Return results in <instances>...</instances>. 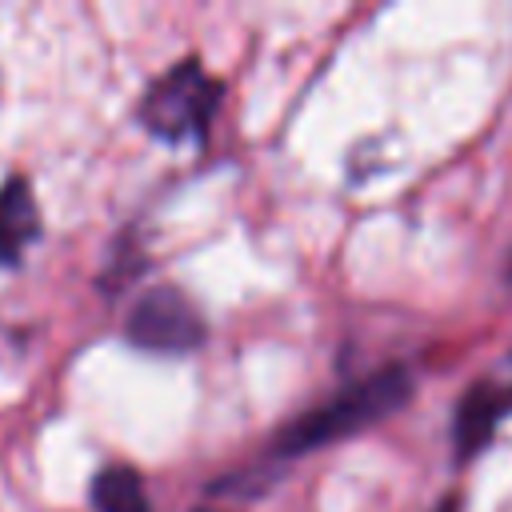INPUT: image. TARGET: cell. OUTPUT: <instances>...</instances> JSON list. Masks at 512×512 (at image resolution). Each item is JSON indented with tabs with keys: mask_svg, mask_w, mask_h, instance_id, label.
I'll use <instances>...</instances> for the list:
<instances>
[{
	"mask_svg": "<svg viewBox=\"0 0 512 512\" xmlns=\"http://www.w3.org/2000/svg\"><path fill=\"white\" fill-rule=\"evenodd\" d=\"M512 412V384H496V380H480L460 404H456V456L460 460H468V456H476L488 440H492V432H496V424L504 420Z\"/></svg>",
	"mask_w": 512,
	"mask_h": 512,
	"instance_id": "4",
	"label": "cell"
},
{
	"mask_svg": "<svg viewBox=\"0 0 512 512\" xmlns=\"http://www.w3.org/2000/svg\"><path fill=\"white\" fill-rule=\"evenodd\" d=\"M440 512H456V500H444V504H440Z\"/></svg>",
	"mask_w": 512,
	"mask_h": 512,
	"instance_id": "7",
	"label": "cell"
},
{
	"mask_svg": "<svg viewBox=\"0 0 512 512\" xmlns=\"http://www.w3.org/2000/svg\"><path fill=\"white\" fill-rule=\"evenodd\" d=\"M412 396V376L404 364H388L364 380H356L352 388H344L340 396H332L328 404L304 412L300 420H292L280 436H276V452L296 456V452H312L328 440L352 436L384 416H392L400 404H408Z\"/></svg>",
	"mask_w": 512,
	"mask_h": 512,
	"instance_id": "1",
	"label": "cell"
},
{
	"mask_svg": "<svg viewBox=\"0 0 512 512\" xmlns=\"http://www.w3.org/2000/svg\"><path fill=\"white\" fill-rule=\"evenodd\" d=\"M508 280H512V260H508Z\"/></svg>",
	"mask_w": 512,
	"mask_h": 512,
	"instance_id": "8",
	"label": "cell"
},
{
	"mask_svg": "<svg viewBox=\"0 0 512 512\" xmlns=\"http://www.w3.org/2000/svg\"><path fill=\"white\" fill-rule=\"evenodd\" d=\"M36 236H40V216L28 184L8 180L0 188V264H16Z\"/></svg>",
	"mask_w": 512,
	"mask_h": 512,
	"instance_id": "5",
	"label": "cell"
},
{
	"mask_svg": "<svg viewBox=\"0 0 512 512\" xmlns=\"http://www.w3.org/2000/svg\"><path fill=\"white\" fill-rule=\"evenodd\" d=\"M128 340L148 352H192L204 340V320L180 288H148L128 312Z\"/></svg>",
	"mask_w": 512,
	"mask_h": 512,
	"instance_id": "3",
	"label": "cell"
},
{
	"mask_svg": "<svg viewBox=\"0 0 512 512\" xmlns=\"http://www.w3.org/2000/svg\"><path fill=\"white\" fill-rule=\"evenodd\" d=\"M216 104H220V80L208 76L196 60H184L148 88L140 104V120L160 140L172 144L200 140L216 116Z\"/></svg>",
	"mask_w": 512,
	"mask_h": 512,
	"instance_id": "2",
	"label": "cell"
},
{
	"mask_svg": "<svg viewBox=\"0 0 512 512\" xmlns=\"http://www.w3.org/2000/svg\"><path fill=\"white\" fill-rule=\"evenodd\" d=\"M92 504L96 512H148V492L136 468L108 464L92 480Z\"/></svg>",
	"mask_w": 512,
	"mask_h": 512,
	"instance_id": "6",
	"label": "cell"
}]
</instances>
